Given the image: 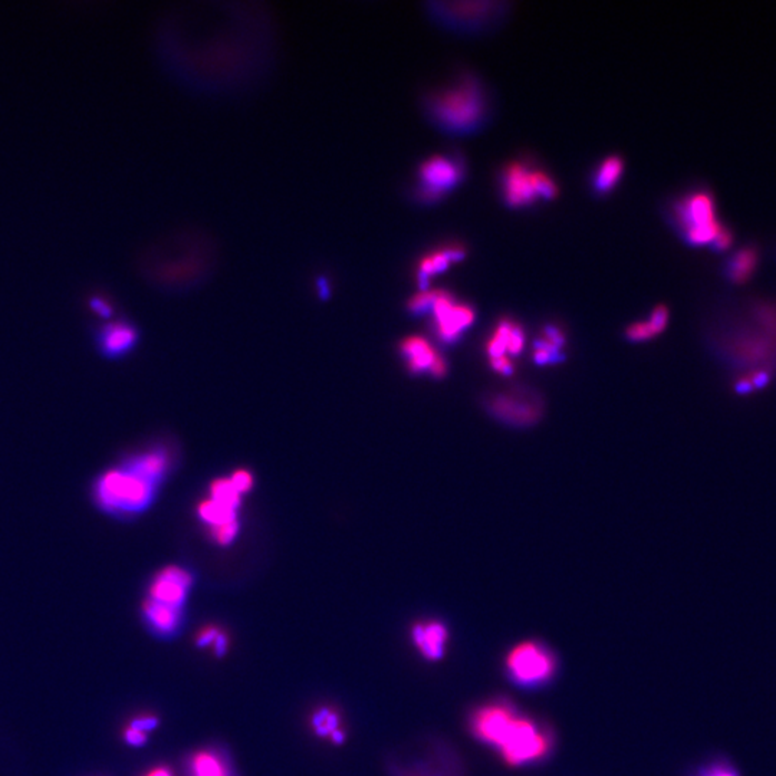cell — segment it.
Returning <instances> with one entry per match:
<instances>
[{"label":"cell","mask_w":776,"mask_h":776,"mask_svg":"<svg viewBox=\"0 0 776 776\" xmlns=\"http://www.w3.org/2000/svg\"><path fill=\"white\" fill-rule=\"evenodd\" d=\"M469 729L476 741L496 751L513 768L538 765L554 751L549 726L507 699H493L476 706L469 716Z\"/></svg>","instance_id":"cell-1"},{"label":"cell","mask_w":776,"mask_h":776,"mask_svg":"<svg viewBox=\"0 0 776 776\" xmlns=\"http://www.w3.org/2000/svg\"><path fill=\"white\" fill-rule=\"evenodd\" d=\"M157 483L147 479L128 463L104 473L96 486L94 498L98 507L116 517L136 515L150 507Z\"/></svg>","instance_id":"cell-2"},{"label":"cell","mask_w":776,"mask_h":776,"mask_svg":"<svg viewBox=\"0 0 776 776\" xmlns=\"http://www.w3.org/2000/svg\"><path fill=\"white\" fill-rule=\"evenodd\" d=\"M508 680L522 690H540L557 678L559 661L554 650L540 640H525L515 644L505 657Z\"/></svg>","instance_id":"cell-3"},{"label":"cell","mask_w":776,"mask_h":776,"mask_svg":"<svg viewBox=\"0 0 776 776\" xmlns=\"http://www.w3.org/2000/svg\"><path fill=\"white\" fill-rule=\"evenodd\" d=\"M483 94L472 81L441 94L433 103V113L448 130H470L483 114Z\"/></svg>","instance_id":"cell-4"},{"label":"cell","mask_w":776,"mask_h":776,"mask_svg":"<svg viewBox=\"0 0 776 776\" xmlns=\"http://www.w3.org/2000/svg\"><path fill=\"white\" fill-rule=\"evenodd\" d=\"M678 220L691 245H711L725 227L716 219L715 202L706 192L693 193L683 198L678 206Z\"/></svg>","instance_id":"cell-5"},{"label":"cell","mask_w":776,"mask_h":776,"mask_svg":"<svg viewBox=\"0 0 776 776\" xmlns=\"http://www.w3.org/2000/svg\"><path fill=\"white\" fill-rule=\"evenodd\" d=\"M462 175L460 161L441 156L428 158L420 167L421 197L435 202L458 186Z\"/></svg>","instance_id":"cell-6"},{"label":"cell","mask_w":776,"mask_h":776,"mask_svg":"<svg viewBox=\"0 0 776 776\" xmlns=\"http://www.w3.org/2000/svg\"><path fill=\"white\" fill-rule=\"evenodd\" d=\"M195 584V577L185 568L166 567L156 575L148 589V600L173 609H185L188 592Z\"/></svg>","instance_id":"cell-7"},{"label":"cell","mask_w":776,"mask_h":776,"mask_svg":"<svg viewBox=\"0 0 776 776\" xmlns=\"http://www.w3.org/2000/svg\"><path fill=\"white\" fill-rule=\"evenodd\" d=\"M435 317L436 334L441 341L452 344L475 319V312L468 305L456 304L452 295L441 291L431 308Z\"/></svg>","instance_id":"cell-8"},{"label":"cell","mask_w":776,"mask_h":776,"mask_svg":"<svg viewBox=\"0 0 776 776\" xmlns=\"http://www.w3.org/2000/svg\"><path fill=\"white\" fill-rule=\"evenodd\" d=\"M410 637L411 643L424 660L436 663L446 656L450 630L440 620H426L411 627Z\"/></svg>","instance_id":"cell-9"},{"label":"cell","mask_w":776,"mask_h":776,"mask_svg":"<svg viewBox=\"0 0 776 776\" xmlns=\"http://www.w3.org/2000/svg\"><path fill=\"white\" fill-rule=\"evenodd\" d=\"M401 353L408 358V368L413 373L428 371L431 376L438 378L448 373V364L445 359L438 356V351L423 337H408L404 339L401 344Z\"/></svg>","instance_id":"cell-10"},{"label":"cell","mask_w":776,"mask_h":776,"mask_svg":"<svg viewBox=\"0 0 776 776\" xmlns=\"http://www.w3.org/2000/svg\"><path fill=\"white\" fill-rule=\"evenodd\" d=\"M534 173L535 170H530L522 163L508 166L503 180L508 205L512 207H523L537 202L539 196L535 190Z\"/></svg>","instance_id":"cell-11"},{"label":"cell","mask_w":776,"mask_h":776,"mask_svg":"<svg viewBox=\"0 0 776 776\" xmlns=\"http://www.w3.org/2000/svg\"><path fill=\"white\" fill-rule=\"evenodd\" d=\"M186 776H237V773L222 749L203 748L188 756Z\"/></svg>","instance_id":"cell-12"},{"label":"cell","mask_w":776,"mask_h":776,"mask_svg":"<svg viewBox=\"0 0 776 776\" xmlns=\"http://www.w3.org/2000/svg\"><path fill=\"white\" fill-rule=\"evenodd\" d=\"M143 617L151 633L161 639H171L182 629L183 610L173 609L148 599L143 604Z\"/></svg>","instance_id":"cell-13"},{"label":"cell","mask_w":776,"mask_h":776,"mask_svg":"<svg viewBox=\"0 0 776 776\" xmlns=\"http://www.w3.org/2000/svg\"><path fill=\"white\" fill-rule=\"evenodd\" d=\"M466 249L459 245L452 247H441V249L431 252L430 255H426L423 259L418 262V279L421 289H428V279L435 275L445 272L452 264H458L460 260L465 259Z\"/></svg>","instance_id":"cell-14"},{"label":"cell","mask_w":776,"mask_h":776,"mask_svg":"<svg viewBox=\"0 0 776 776\" xmlns=\"http://www.w3.org/2000/svg\"><path fill=\"white\" fill-rule=\"evenodd\" d=\"M492 411L508 423L520 426L535 423L540 413L538 404H532V401H528L527 398L510 396L496 397L492 401Z\"/></svg>","instance_id":"cell-15"},{"label":"cell","mask_w":776,"mask_h":776,"mask_svg":"<svg viewBox=\"0 0 776 776\" xmlns=\"http://www.w3.org/2000/svg\"><path fill=\"white\" fill-rule=\"evenodd\" d=\"M137 342V331L127 322H113L99 334V346L106 357H121Z\"/></svg>","instance_id":"cell-16"},{"label":"cell","mask_w":776,"mask_h":776,"mask_svg":"<svg viewBox=\"0 0 776 776\" xmlns=\"http://www.w3.org/2000/svg\"><path fill=\"white\" fill-rule=\"evenodd\" d=\"M312 732L318 738L328 739L332 745L342 746L347 741V732L341 729V715L332 706H319L311 713Z\"/></svg>","instance_id":"cell-17"},{"label":"cell","mask_w":776,"mask_h":776,"mask_svg":"<svg viewBox=\"0 0 776 776\" xmlns=\"http://www.w3.org/2000/svg\"><path fill=\"white\" fill-rule=\"evenodd\" d=\"M430 761H421L416 766H410L404 772L406 776H462V766L450 755L448 751L436 756L431 753Z\"/></svg>","instance_id":"cell-18"},{"label":"cell","mask_w":776,"mask_h":776,"mask_svg":"<svg viewBox=\"0 0 776 776\" xmlns=\"http://www.w3.org/2000/svg\"><path fill=\"white\" fill-rule=\"evenodd\" d=\"M128 465L136 469L141 475L146 476L147 479L153 480L155 483H160L167 473L168 466H170V458L167 453L161 448H156L151 452L141 453L136 458L128 460Z\"/></svg>","instance_id":"cell-19"},{"label":"cell","mask_w":776,"mask_h":776,"mask_svg":"<svg viewBox=\"0 0 776 776\" xmlns=\"http://www.w3.org/2000/svg\"><path fill=\"white\" fill-rule=\"evenodd\" d=\"M667 322H669V309L666 307H657L647 321L630 325L627 337L631 341H647L661 334L666 329Z\"/></svg>","instance_id":"cell-20"},{"label":"cell","mask_w":776,"mask_h":776,"mask_svg":"<svg viewBox=\"0 0 776 776\" xmlns=\"http://www.w3.org/2000/svg\"><path fill=\"white\" fill-rule=\"evenodd\" d=\"M758 267V254L752 247H745L733 255L732 259L729 260L728 274L729 279L735 284H745L749 277H752Z\"/></svg>","instance_id":"cell-21"},{"label":"cell","mask_w":776,"mask_h":776,"mask_svg":"<svg viewBox=\"0 0 776 776\" xmlns=\"http://www.w3.org/2000/svg\"><path fill=\"white\" fill-rule=\"evenodd\" d=\"M622 160L616 156L606 158L600 166L597 176H595L594 186L597 192L609 193L619 183L622 175Z\"/></svg>","instance_id":"cell-22"},{"label":"cell","mask_w":776,"mask_h":776,"mask_svg":"<svg viewBox=\"0 0 776 776\" xmlns=\"http://www.w3.org/2000/svg\"><path fill=\"white\" fill-rule=\"evenodd\" d=\"M237 510L227 507V505H223V503L210 499L206 500V502H203L198 507V515H200V518L205 522L209 523V525H212V528H215L237 520Z\"/></svg>","instance_id":"cell-23"},{"label":"cell","mask_w":776,"mask_h":776,"mask_svg":"<svg viewBox=\"0 0 776 776\" xmlns=\"http://www.w3.org/2000/svg\"><path fill=\"white\" fill-rule=\"evenodd\" d=\"M210 493H212V499L216 502L223 503V505L233 508V509L239 508L240 493L233 486L232 480H216L210 488Z\"/></svg>","instance_id":"cell-24"},{"label":"cell","mask_w":776,"mask_h":776,"mask_svg":"<svg viewBox=\"0 0 776 776\" xmlns=\"http://www.w3.org/2000/svg\"><path fill=\"white\" fill-rule=\"evenodd\" d=\"M691 776H741V773L731 761L713 760L699 766Z\"/></svg>","instance_id":"cell-25"},{"label":"cell","mask_w":776,"mask_h":776,"mask_svg":"<svg viewBox=\"0 0 776 776\" xmlns=\"http://www.w3.org/2000/svg\"><path fill=\"white\" fill-rule=\"evenodd\" d=\"M561 347L557 346L555 342L548 339L547 337L538 341L535 344L534 358L539 366H547V364L555 363L558 359H561L559 353Z\"/></svg>","instance_id":"cell-26"},{"label":"cell","mask_w":776,"mask_h":776,"mask_svg":"<svg viewBox=\"0 0 776 776\" xmlns=\"http://www.w3.org/2000/svg\"><path fill=\"white\" fill-rule=\"evenodd\" d=\"M441 291H421L420 294L414 295L408 302V309L414 314H421V312L431 311L433 305L438 301V295Z\"/></svg>","instance_id":"cell-27"},{"label":"cell","mask_w":776,"mask_h":776,"mask_svg":"<svg viewBox=\"0 0 776 776\" xmlns=\"http://www.w3.org/2000/svg\"><path fill=\"white\" fill-rule=\"evenodd\" d=\"M237 532H239V523H237V520L212 528L213 539L216 542H219L220 545L230 544L235 539V537H237Z\"/></svg>","instance_id":"cell-28"},{"label":"cell","mask_w":776,"mask_h":776,"mask_svg":"<svg viewBox=\"0 0 776 776\" xmlns=\"http://www.w3.org/2000/svg\"><path fill=\"white\" fill-rule=\"evenodd\" d=\"M220 633H222V629H220V627H203V629L198 630L197 634H196V647H197V649H207V647H213V644L216 643V640H217Z\"/></svg>","instance_id":"cell-29"},{"label":"cell","mask_w":776,"mask_h":776,"mask_svg":"<svg viewBox=\"0 0 776 776\" xmlns=\"http://www.w3.org/2000/svg\"><path fill=\"white\" fill-rule=\"evenodd\" d=\"M158 723H160V719L156 715H140L137 718H134L133 721H130V728L137 729V731H141V732L148 733L151 731H155L157 728Z\"/></svg>","instance_id":"cell-30"},{"label":"cell","mask_w":776,"mask_h":776,"mask_svg":"<svg viewBox=\"0 0 776 776\" xmlns=\"http://www.w3.org/2000/svg\"><path fill=\"white\" fill-rule=\"evenodd\" d=\"M232 480L233 486L237 488V492L245 493L247 490H250L252 485H254V478L250 475L247 470H237L235 475L230 478Z\"/></svg>","instance_id":"cell-31"},{"label":"cell","mask_w":776,"mask_h":776,"mask_svg":"<svg viewBox=\"0 0 776 776\" xmlns=\"http://www.w3.org/2000/svg\"><path fill=\"white\" fill-rule=\"evenodd\" d=\"M124 741H126L127 745L134 746V748H141V746H144L148 742V733L141 732V731H137V729H133L128 726V728L124 731Z\"/></svg>","instance_id":"cell-32"},{"label":"cell","mask_w":776,"mask_h":776,"mask_svg":"<svg viewBox=\"0 0 776 776\" xmlns=\"http://www.w3.org/2000/svg\"><path fill=\"white\" fill-rule=\"evenodd\" d=\"M733 243V235L731 233V230L723 229L719 232L718 237H715V240L711 242V247H715L716 250H726L729 247H732Z\"/></svg>","instance_id":"cell-33"},{"label":"cell","mask_w":776,"mask_h":776,"mask_svg":"<svg viewBox=\"0 0 776 776\" xmlns=\"http://www.w3.org/2000/svg\"><path fill=\"white\" fill-rule=\"evenodd\" d=\"M229 636H227V631H225V630H222V633L219 634V637H217V640H216V643L213 644V653H215L216 657H219V659H222V657L227 656V651H229Z\"/></svg>","instance_id":"cell-34"},{"label":"cell","mask_w":776,"mask_h":776,"mask_svg":"<svg viewBox=\"0 0 776 776\" xmlns=\"http://www.w3.org/2000/svg\"><path fill=\"white\" fill-rule=\"evenodd\" d=\"M490 364H492V368L495 371L503 374V376H509L512 373V363H510L509 357L508 356L492 358L490 359Z\"/></svg>","instance_id":"cell-35"},{"label":"cell","mask_w":776,"mask_h":776,"mask_svg":"<svg viewBox=\"0 0 776 776\" xmlns=\"http://www.w3.org/2000/svg\"><path fill=\"white\" fill-rule=\"evenodd\" d=\"M143 776H175V773H173V771L168 766L158 765L148 770Z\"/></svg>","instance_id":"cell-36"},{"label":"cell","mask_w":776,"mask_h":776,"mask_svg":"<svg viewBox=\"0 0 776 776\" xmlns=\"http://www.w3.org/2000/svg\"><path fill=\"white\" fill-rule=\"evenodd\" d=\"M93 308H94V311L98 312V314L103 315V317H108V315L111 314L110 307H108V305H106V302H104V301H101V299H98V297H96V299H94Z\"/></svg>","instance_id":"cell-37"},{"label":"cell","mask_w":776,"mask_h":776,"mask_svg":"<svg viewBox=\"0 0 776 776\" xmlns=\"http://www.w3.org/2000/svg\"><path fill=\"white\" fill-rule=\"evenodd\" d=\"M768 381H770V376H768V374L758 373L755 377H753L752 380H751V383H752L755 387H760L761 388V387H763L765 386V384H768Z\"/></svg>","instance_id":"cell-38"},{"label":"cell","mask_w":776,"mask_h":776,"mask_svg":"<svg viewBox=\"0 0 776 776\" xmlns=\"http://www.w3.org/2000/svg\"><path fill=\"white\" fill-rule=\"evenodd\" d=\"M752 390V384L751 381H741V383L736 384V391L738 393H749V391Z\"/></svg>","instance_id":"cell-39"}]
</instances>
